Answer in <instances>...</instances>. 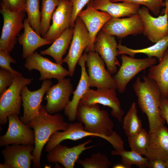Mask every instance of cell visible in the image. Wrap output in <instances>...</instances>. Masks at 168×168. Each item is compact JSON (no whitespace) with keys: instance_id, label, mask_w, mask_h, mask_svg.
I'll return each instance as SVG.
<instances>
[{"instance_id":"35","label":"cell","mask_w":168,"mask_h":168,"mask_svg":"<svg viewBox=\"0 0 168 168\" xmlns=\"http://www.w3.org/2000/svg\"><path fill=\"white\" fill-rule=\"evenodd\" d=\"M112 2H126L142 5L148 8L155 16H158L161 7L164 6V0H113Z\"/></svg>"},{"instance_id":"30","label":"cell","mask_w":168,"mask_h":168,"mask_svg":"<svg viewBox=\"0 0 168 168\" xmlns=\"http://www.w3.org/2000/svg\"><path fill=\"white\" fill-rule=\"evenodd\" d=\"M60 0H42L40 12V34L42 37L46 35L50 26L54 13Z\"/></svg>"},{"instance_id":"12","label":"cell","mask_w":168,"mask_h":168,"mask_svg":"<svg viewBox=\"0 0 168 168\" xmlns=\"http://www.w3.org/2000/svg\"><path fill=\"white\" fill-rule=\"evenodd\" d=\"M25 59L24 67L29 71L33 70L38 71L40 73V81L53 78L58 80L69 75L68 70L62 65L52 62L37 51Z\"/></svg>"},{"instance_id":"44","label":"cell","mask_w":168,"mask_h":168,"mask_svg":"<svg viewBox=\"0 0 168 168\" xmlns=\"http://www.w3.org/2000/svg\"><path fill=\"white\" fill-rule=\"evenodd\" d=\"M165 162L166 164V168H168V160L165 161Z\"/></svg>"},{"instance_id":"38","label":"cell","mask_w":168,"mask_h":168,"mask_svg":"<svg viewBox=\"0 0 168 168\" xmlns=\"http://www.w3.org/2000/svg\"><path fill=\"white\" fill-rule=\"evenodd\" d=\"M27 0H2L1 5L6 9L13 12H21L25 11Z\"/></svg>"},{"instance_id":"13","label":"cell","mask_w":168,"mask_h":168,"mask_svg":"<svg viewBox=\"0 0 168 168\" xmlns=\"http://www.w3.org/2000/svg\"><path fill=\"white\" fill-rule=\"evenodd\" d=\"M58 81L56 84L48 89L44 97L47 101L45 110L51 114L64 110L73 92V86L70 78H65Z\"/></svg>"},{"instance_id":"45","label":"cell","mask_w":168,"mask_h":168,"mask_svg":"<svg viewBox=\"0 0 168 168\" xmlns=\"http://www.w3.org/2000/svg\"><path fill=\"white\" fill-rule=\"evenodd\" d=\"M109 0V1H113V0Z\"/></svg>"},{"instance_id":"43","label":"cell","mask_w":168,"mask_h":168,"mask_svg":"<svg viewBox=\"0 0 168 168\" xmlns=\"http://www.w3.org/2000/svg\"><path fill=\"white\" fill-rule=\"evenodd\" d=\"M164 6L165 7L164 13H166L168 18V0H164Z\"/></svg>"},{"instance_id":"6","label":"cell","mask_w":168,"mask_h":168,"mask_svg":"<svg viewBox=\"0 0 168 168\" xmlns=\"http://www.w3.org/2000/svg\"><path fill=\"white\" fill-rule=\"evenodd\" d=\"M122 63L119 69L113 76L117 87L120 93L125 91L128 83L141 71L154 65L157 59L155 57H148L143 58H135L121 54Z\"/></svg>"},{"instance_id":"18","label":"cell","mask_w":168,"mask_h":168,"mask_svg":"<svg viewBox=\"0 0 168 168\" xmlns=\"http://www.w3.org/2000/svg\"><path fill=\"white\" fill-rule=\"evenodd\" d=\"M92 141L91 140L89 139L71 147L60 143L48 152L46 156L47 161L49 163H59L65 168H73L75 162L83 152L97 146L95 145L86 146Z\"/></svg>"},{"instance_id":"5","label":"cell","mask_w":168,"mask_h":168,"mask_svg":"<svg viewBox=\"0 0 168 168\" xmlns=\"http://www.w3.org/2000/svg\"><path fill=\"white\" fill-rule=\"evenodd\" d=\"M32 79L22 76H16L12 84L0 94V124H7L8 115L20 114L22 103L21 91L25 85H30Z\"/></svg>"},{"instance_id":"1","label":"cell","mask_w":168,"mask_h":168,"mask_svg":"<svg viewBox=\"0 0 168 168\" xmlns=\"http://www.w3.org/2000/svg\"><path fill=\"white\" fill-rule=\"evenodd\" d=\"M143 81L138 77L133 85L138 97L139 107L147 115L149 131L151 132L164 125L165 120L161 116L160 106L161 93L156 82L147 76H142Z\"/></svg>"},{"instance_id":"8","label":"cell","mask_w":168,"mask_h":168,"mask_svg":"<svg viewBox=\"0 0 168 168\" xmlns=\"http://www.w3.org/2000/svg\"><path fill=\"white\" fill-rule=\"evenodd\" d=\"M90 41V36L88 30L81 19L77 16L74 27L72 39L68 53L63 59V63H67L69 76L72 77L75 68L84 50Z\"/></svg>"},{"instance_id":"40","label":"cell","mask_w":168,"mask_h":168,"mask_svg":"<svg viewBox=\"0 0 168 168\" xmlns=\"http://www.w3.org/2000/svg\"><path fill=\"white\" fill-rule=\"evenodd\" d=\"M160 108L161 116L166 121L168 125V99L161 98Z\"/></svg>"},{"instance_id":"42","label":"cell","mask_w":168,"mask_h":168,"mask_svg":"<svg viewBox=\"0 0 168 168\" xmlns=\"http://www.w3.org/2000/svg\"><path fill=\"white\" fill-rule=\"evenodd\" d=\"M112 168H126L125 166L123 164L118 163L114 165Z\"/></svg>"},{"instance_id":"9","label":"cell","mask_w":168,"mask_h":168,"mask_svg":"<svg viewBox=\"0 0 168 168\" xmlns=\"http://www.w3.org/2000/svg\"><path fill=\"white\" fill-rule=\"evenodd\" d=\"M86 63L88 68V82L90 87L114 88L117 87L112 75L105 67V63L97 52L87 54Z\"/></svg>"},{"instance_id":"25","label":"cell","mask_w":168,"mask_h":168,"mask_svg":"<svg viewBox=\"0 0 168 168\" xmlns=\"http://www.w3.org/2000/svg\"><path fill=\"white\" fill-rule=\"evenodd\" d=\"M24 32L18 38L19 44L22 46V57L23 58L34 53L38 48L51 43L41 37L32 28L27 18H24Z\"/></svg>"},{"instance_id":"16","label":"cell","mask_w":168,"mask_h":168,"mask_svg":"<svg viewBox=\"0 0 168 168\" xmlns=\"http://www.w3.org/2000/svg\"><path fill=\"white\" fill-rule=\"evenodd\" d=\"M34 145L13 144L5 146L1 151L4 159L0 168H30L34 157Z\"/></svg>"},{"instance_id":"33","label":"cell","mask_w":168,"mask_h":168,"mask_svg":"<svg viewBox=\"0 0 168 168\" xmlns=\"http://www.w3.org/2000/svg\"><path fill=\"white\" fill-rule=\"evenodd\" d=\"M25 11L27 13V19L30 25L36 33L41 35L39 0H27Z\"/></svg>"},{"instance_id":"23","label":"cell","mask_w":168,"mask_h":168,"mask_svg":"<svg viewBox=\"0 0 168 168\" xmlns=\"http://www.w3.org/2000/svg\"><path fill=\"white\" fill-rule=\"evenodd\" d=\"M86 52L82 55L78 62L81 68V75L76 89L72 93L73 96L71 100H69L64 110V113L70 121H73L77 119L76 112L77 106L82 97L90 88L88 76L86 72L85 63Z\"/></svg>"},{"instance_id":"21","label":"cell","mask_w":168,"mask_h":168,"mask_svg":"<svg viewBox=\"0 0 168 168\" xmlns=\"http://www.w3.org/2000/svg\"><path fill=\"white\" fill-rule=\"evenodd\" d=\"M87 8L82 11L78 16L86 26L90 36V41L85 49L86 52L94 51V45L96 35L104 25L112 17L107 13L100 11L88 4Z\"/></svg>"},{"instance_id":"37","label":"cell","mask_w":168,"mask_h":168,"mask_svg":"<svg viewBox=\"0 0 168 168\" xmlns=\"http://www.w3.org/2000/svg\"><path fill=\"white\" fill-rule=\"evenodd\" d=\"M17 75L5 69H0V94H1L13 82Z\"/></svg>"},{"instance_id":"41","label":"cell","mask_w":168,"mask_h":168,"mask_svg":"<svg viewBox=\"0 0 168 168\" xmlns=\"http://www.w3.org/2000/svg\"><path fill=\"white\" fill-rule=\"evenodd\" d=\"M147 167L148 168H166L165 161L159 159L148 160Z\"/></svg>"},{"instance_id":"46","label":"cell","mask_w":168,"mask_h":168,"mask_svg":"<svg viewBox=\"0 0 168 168\" xmlns=\"http://www.w3.org/2000/svg\"></svg>"},{"instance_id":"29","label":"cell","mask_w":168,"mask_h":168,"mask_svg":"<svg viewBox=\"0 0 168 168\" xmlns=\"http://www.w3.org/2000/svg\"><path fill=\"white\" fill-rule=\"evenodd\" d=\"M122 121L123 128L128 137L138 133L142 128V122L138 115L136 104L135 102L131 104Z\"/></svg>"},{"instance_id":"34","label":"cell","mask_w":168,"mask_h":168,"mask_svg":"<svg viewBox=\"0 0 168 168\" xmlns=\"http://www.w3.org/2000/svg\"><path fill=\"white\" fill-rule=\"evenodd\" d=\"M76 162L84 168H109L112 164L105 155L100 152L93 153L90 157L84 160L78 159Z\"/></svg>"},{"instance_id":"32","label":"cell","mask_w":168,"mask_h":168,"mask_svg":"<svg viewBox=\"0 0 168 168\" xmlns=\"http://www.w3.org/2000/svg\"><path fill=\"white\" fill-rule=\"evenodd\" d=\"M128 137V142L131 150L142 156H145L149 142V133L142 128L138 133Z\"/></svg>"},{"instance_id":"31","label":"cell","mask_w":168,"mask_h":168,"mask_svg":"<svg viewBox=\"0 0 168 168\" xmlns=\"http://www.w3.org/2000/svg\"><path fill=\"white\" fill-rule=\"evenodd\" d=\"M111 154L113 155L120 156L122 158V163L126 168H131L132 165H135L140 168H145L147 167L148 159L133 151L124 150L117 151L114 150L111 152Z\"/></svg>"},{"instance_id":"22","label":"cell","mask_w":168,"mask_h":168,"mask_svg":"<svg viewBox=\"0 0 168 168\" xmlns=\"http://www.w3.org/2000/svg\"><path fill=\"white\" fill-rule=\"evenodd\" d=\"M149 140L145 156L148 160H168V128L163 126L148 132Z\"/></svg>"},{"instance_id":"26","label":"cell","mask_w":168,"mask_h":168,"mask_svg":"<svg viewBox=\"0 0 168 168\" xmlns=\"http://www.w3.org/2000/svg\"><path fill=\"white\" fill-rule=\"evenodd\" d=\"M74 32V27L68 28L47 49L40 51V54L52 57L56 63L62 65L63 57L70 47Z\"/></svg>"},{"instance_id":"17","label":"cell","mask_w":168,"mask_h":168,"mask_svg":"<svg viewBox=\"0 0 168 168\" xmlns=\"http://www.w3.org/2000/svg\"><path fill=\"white\" fill-rule=\"evenodd\" d=\"M149 9L145 6L138 12L143 26V34L151 42L155 43L168 35V18L166 13L156 17L150 14Z\"/></svg>"},{"instance_id":"14","label":"cell","mask_w":168,"mask_h":168,"mask_svg":"<svg viewBox=\"0 0 168 168\" xmlns=\"http://www.w3.org/2000/svg\"><path fill=\"white\" fill-rule=\"evenodd\" d=\"M52 84L50 79H46L43 81L40 88L36 90L30 91L27 85L22 87L21 95L23 112L20 118L24 123L28 124L38 114L44 96Z\"/></svg>"},{"instance_id":"4","label":"cell","mask_w":168,"mask_h":168,"mask_svg":"<svg viewBox=\"0 0 168 168\" xmlns=\"http://www.w3.org/2000/svg\"><path fill=\"white\" fill-rule=\"evenodd\" d=\"M83 124L79 122L70 123L68 128L63 132L57 131L53 134L46 143L45 151L50 152L57 145L66 140L77 141L87 137H99L110 142L116 151L125 149L124 142L120 136L115 131L109 136L86 131Z\"/></svg>"},{"instance_id":"39","label":"cell","mask_w":168,"mask_h":168,"mask_svg":"<svg viewBox=\"0 0 168 168\" xmlns=\"http://www.w3.org/2000/svg\"><path fill=\"white\" fill-rule=\"evenodd\" d=\"M72 5L70 27H74L76 18L83 7L90 0H70Z\"/></svg>"},{"instance_id":"11","label":"cell","mask_w":168,"mask_h":168,"mask_svg":"<svg viewBox=\"0 0 168 168\" xmlns=\"http://www.w3.org/2000/svg\"><path fill=\"white\" fill-rule=\"evenodd\" d=\"M116 90L114 88H98L96 90L90 89L79 104L86 105L98 104L109 107L112 110V116L121 122L124 111L121 108Z\"/></svg>"},{"instance_id":"7","label":"cell","mask_w":168,"mask_h":168,"mask_svg":"<svg viewBox=\"0 0 168 168\" xmlns=\"http://www.w3.org/2000/svg\"><path fill=\"white\" fill-rule=\"evenodd\" d=\"M0 12L3 18V25L0 39V50L10 53L16 43V37L24 28V12H11L3 5Z\"/></svg>"},{"instance_id":"3","label":"cell","mask_w":168,"mask_h":168,"mask_svg":"<svg viewBox=\"0 0 168 168\" xmlns=\"http://www.w3.org/2000/svg\"><path fill=\"white\" fill-rule=\"evenodd\" d=\"M76 117L88 132L109 136L114 132L113 122L106 110L100 109L98 104L88 105L79 104Z\"/></svg>"},{"instance_id":"20","label":"cell","mask_w":168,"mask_h":168,"mask_svg":"<svg viewBox=\"0 0 168 168\" xmlns=\"http://www.w3.org/2000/svg\"><path fill=\"white\" fill-rule=\"evenodd\" d=\"M72 5L70 0H60L52 17V23L44 38L51 43L70 26Z\"/></svg>"},{"instance_id":"24","label":"cell","mask_w":168,"mask_h":168,"mask_svg":"<svg viewBox=\"0 0 168 168\" xmlns=\"http://www.w3.org/2000/svg\"><path fill=\"white\" fill-rule=\"evenodd\" d=\"M87 4L114 18L130 16L138 13L140 8L138 4L126 2L116 3L108 0H90Z\"/></svg>"},{"instance_id":"19","label":"cell","mask_w":168,"mask_h":168,"mask_svg":"<svg viewBox=\"0 0 168 168\" xmlns=\"http://www.w3.org/2000/svg\"><path fill=\"white\" fill-rule=\"evenodd\" d=\"M117 45L114 36L100 30L95 38L94 51L97 52L102 58L107 69L111 75L118 71L116 66V56L117 54Z\"/></svg>"},{"instance_id":"10","label":"cell","mask_w":168,"mask_h":168,"mask_svg":"<svg viewBox=\"0 0 168 168\" xmlns=\"http://www.w3.org/2000/svg\"><path fill=\"white\" fill-rule=\"evenodd\" d=\"M19 115L12 114L8 116V126L7 131L0 137V146L19 144L34 145L35 133L28 124L22 122Z\"/></svg>"},{"instance_id":"27","label":"cell","mask_w":168,"mask_h":168,"mask_svg":"<svg viewBox=\"0 0 168 168\" xmlns=\"http://www.w3.org/2000/svg\"><path fill=\"white\" fill-rule=\"evenodd\" d=\"M168 48V35L153 45L142 49H131L119 43L117 45V54L118 55L128 54L132 57H134L135 55L138 54H143L148 57L156 58L160 62Z\"/></svg>"},{"instance_id":"36","label":"cell","mask_w":168,"mask_h":168,"mask_svg":"<svg viewBox=\"0 0 168 168\" xmlns=\"http://www.w3.org/2000/svg\"><path fill=\"white\" fill-rule=\"evenodd\" d=\"M16 62L10 55V53L5 50H0V67L1 68L9 71L17 76H22L20 72L12 69L11 63H16Z\"/></svg>"},{"instance_id":"2","label":"cell","mask_w":168,"mask_h":168,"mask_svg":"<svg viewBox=\"0 0 168 168\" xmlns=\"http://www.w3.org/2000/svg\"><path fill=\"white\" fill-rule=\"evenodd\" d=\"M35 133L34 149L32 152L34 159L33 167L40 168V159L43 148L51 136L56 132L65 131L69 124L65 122L62 115L58 113L51 114L46 110L41 104L38 114L28 124Z\"/></svg>"},{"instance_id":"28","label":"cell","mask_w":168,"mask_h":168,"mask_svg":"<svg viewBox=\"0 0 168 168\" xmlns=\"http://www.w3.org/2000/svg\"><path fill=\"white\" fill-rule=\"evenodd\" d=\"M147 76L154 80L160 90L161 97H168V48L156 65L150 67Z\"/></svg>"},{"instance_id":"15","label":"cell","mask_w":168,"mask_h":168,"mask_svg":"<svg viewBox=\"0 0 168 168\" xmlns=\"http://www.w3.org/2000/svg\"><path fill=\"white\" fill-rule=\"evenodd\" d=\"M101 30L111 35L122 39L130 35L142 34L143 26L138 13L126 18H112Z\"/></svg>"}]
</instances>
